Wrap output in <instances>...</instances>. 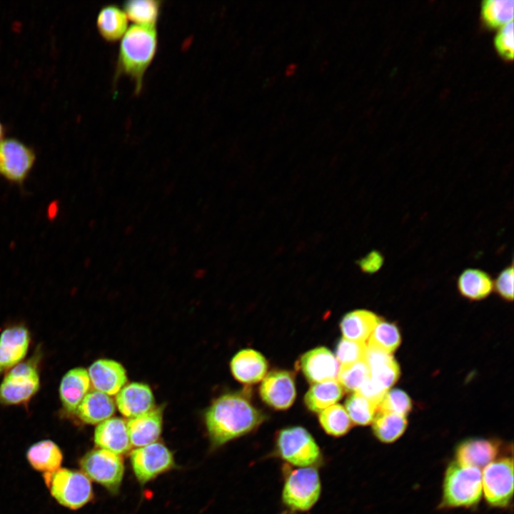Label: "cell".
<instances>
[{"label": "cell", "instance_id": "1", "mask_svg": "<svg viewBox=\"0 0 514 514\" xmlns=\"http://www.w3.org/2000/svg\"><path fill=\"white\" fill-rule=\"evenodd\" d=\"M265 419L241 394L229 393L215 400L205 415L213 445L220 446L257 428Z\"/></svg>", "mask_w": 514, "mask_h": 514}, {"label": "cell", "instance_id": "2", "mask_svg": "<svg viewBox=\"0 0 514 514\" xmlns=\"http://www.w3.org/2000/svg\"><path fill=\"white\" fill-rule=\"evenodd\" d=\"M158 46L156 27L130 26L119 44L114 81L122 75L132 80L134 93L139 94L145 74L153 62Z\"/></svg>", "mask_w": 514, "mask_h": 514}, {"label": "cell", "instance_id": "3", "mask_svg": "<svg viewBox=\"0 0 514 514\" xmlns=\"http://www.w3.org/2000/svg\"><path fill=\"white\" fill-rule=\"evenodd\" d=\"M483 494L480 469L457 461L446 469L442 504L444 507H470L476 505Z\"/></svg>", "mask_w": 514, "mask_h": 514}, {"label": "cell", "instance_id": "4", "mask_svg": "<svg viewBox=\"0 0 514 514\" xmlns=\"http://www.w3.org/2000/svg\"><path fill=\"white\" fill-rule=\"evenodd\" d=\"M44 480L53 498L67 508L79 509L93 498L90 479L82 472L59 468L44 473Z\"/></svg>", "mask_w": 514, "mask_h": 514}, {"label": "cell", "instance_id": "5", "mask_svg": "<svg viewBox=\"0 0 514 514\" xmlns=\"http://www.w3.org/2000/svg\"><path fill=\"white\" fill-rule=\"evenodd\" d=\"M40 388L36 359L21 362L7 371L0 384V405H21L29 401Z\"/></svg>", "mask_w": 514, "mask_h": 514}, {"label": "cell", "instance_id": "6", "mask_svg": "<svg viewBox=\"0 0 514 514\" xmlns=\"http://www.w3.org/2000/svg\"><path fill=\"white\" fill-rule=\"evenodd\" d=\"M321 490L318 470L312 467L300 468L288 475L283 489L282 500L293 510L306 511L318 501Z\"/></svg>", "mask_w": 514, "mask_h": 514}, {"label": "cell", "instance_id": "7", "mask_svg": "<svg viewBox=\"0 0 514 514\" xmlns=\"http://www.w3.org/2000/svg\"><path fill=\"white\" fill-rule=\"evenodd\" d=\"M276 445L280 456L295 466L310 467L320 458L321 451L318 444L303 427L281 430L277 437Z\"/></svg>", "mask_w": 514, "mask_h": 514}, {"label": "cell", "instance_id": "8", "mask_svg": "<svg viewBox=\"0 0 514 514\" xmlns=\"http://www.w3.org/2000/svg\"><path fill=\"white\" fill-rule=\"evenodd\" d=\"M80 466L89 479L113 493L119 492L124 473V462L119 455L102 448L94 449L82 457Z\"/></svg>", "mask_w": 514, "mask_h": 514}, {"label": "cell", "instance_id": "9", "mask_svg": "<svg viewBox=\"0 0 514 514\" xmlns=\"http://www.w3.org/2000/svg\"><path fill=\"white\" fill-rule=\"evenodd\" d=\"M482 489L490 505L507 506L513 493V459L503 458L488 464L482 473Z\"/></svg>", "mask_w": 514, "mask_h": 514}, {"label": "cell", "instance_id": "10", "mask_svg": "<svg viewBox=\"0 0 514 514\" xmlns=\"http://www.w3.org/2000/svg\"><path fill=\"white\" fill-rule=\"evenodd\" d=\"M33 149L15 138L0 141V176L21 183L29 175L35 162Z\"/></svg>", "mask_w": 514, "mask_h": 514}, {"label": "cell", "instance_id": "11", "mask_svg": "<svg viewBox=\"0 0 514 514\" xmlns=\"http://www.w3.org/2000/svg\"><path fill=\"white\" fill-rule=\"evenodd\" d=\"M131 463L137 480L144 484L173 468L174 459L166 446L155 442L133 450Z\"/></svg>", "mask_w": 514, "mask_h": 514}, {"label": "cell", "instance_id": "12", "mask_svg": "<svg viewBox=\"0 0 514 514\" xmlns=\"http://www.w3.org/2000/svg\"><path fill=\"white\" fill-rule=\"evenodd\" d=\"M260 395L269 406L277 410H286L296 398L293 376L285 371H273L263 380Z\"/></svg>", "mask_w": 514, "mask_h": 514}, {"label": "cell", "instance_id": "13", "mask_svg": "<svg viewBox=\"0 0 514 514\" xmlns=\"http://www.w3.org/2000/svg\"><path fill=\"white\" fill-rule=\"evenodd\" d=\"M30 335L24 326H13L0 335V375L21 363L27 354Z\"/></svg>", "mask_w": 514, "mask_h": 514}, {"label": "cell", "instance_id": "14", "mask_svg": "<svg viewBox=\"0 0 514 514\" xmlns=\"http://www.w3.org/2000/svg\"><path fill=\"white\" fill-rule=\"evenodd\" d=\"M300 366L306 379L312 383L337 380L340 368L335 356L324 347L306 353L301 358Z\"/></svg>", "mask_w": 514, "mask_h": 514}, {"label": "cell", "instance_id": "15", "mask_svg": "<svg viewBox=\"0 0 514 514\" xmlns=\"http://www.w3.org/2000/svg\"><path fill=\"white\" fill-rule=\"evenodd\" d=\"M88 373L94 390L109 395H116L127 381L125 368L114 360L94 361L89 368Z\"/></svg>", "mask_w": 514, "mask_h": 514}, {"label": "cell", "instance_id": "16", "mask_svg": "<svg viewBox=\"0 0 514 514\" xmlns=\"http://www.w3.org/2000/svg\"><path fill=\"white\" fill-rule=\"evenodd\" d=\"M116 405L124 416L132 418L153 410L154 397L148 385L133 382L116 395Z\"/></svg>", "mask_w": 514, "mask_h": 514}, {"label": "cell", "instance_id": "17", "mask_svg": "<svg viewBox=\"0 0 514 514\" xmlns=\"http://www.w3.org/2000/svg\"><path fill=\"white\" fill-rule=\"evenodd\" d=\"M95 444L117 455L128 453L131 447L126 421L110 418L99 423L94 432Z\"/></svg>", "mask_w": 514, "mask_h": 514}, {"label": "cell", "instance_id": "18", "mask_svg": "<svg viewBox=\"0 0 514 514\" xmlns=\"http://www.w3.org/2000/svg\"><path fill=\"white\" fill-rule=\"evenodd\" d=\"M91 381L88 371L81 367L69 370L62 378L59 386V398L64 410L74 413L89 393Z\"/></svg>", "mask_w": 514, "mask_h": 514}, {"label": "cell", "instance_id": "19", "mask_svg": "<svg viewBox=\"0 0 514 514\" xmlns=\"http://www.w3.org/2000/svg\"><path fill=\"white\" fill-rule=\"evenodd\" d=\"M131 445L143 447L155 443L162 430V410L160 408L129 418L126 423Z\"/></svg>", "mask_w": 514, "mask_h": 514}, {"label": "cell", "instance_id": "20", "mask_svg": "<svg viewBox=\"0 0 514 514\" xmlns=\"http://www.w3.org/2000/svg\"><path fill=\"white\" fill-rule=\"evenodd\" d=\"M366 361L370 371V378L388 390L398 379L400 368L391 354L368 346Z\"/></svg>", "mask_w": 514, "mask_h": 514}, {"label": "cell", "instance_id": "21", "mask_svg": "<svg viewBox=\"0 0 514 514\" xmlns=\"http://www.w3.org/2000/svg\"><path fill=\"white\" fill-rule=\"evenodd\" d=\"M265 358L253 349H243L237 353L231 361V372L238 381L256 383L263 379L267 372Z\"/></svg>", "mask_w": 514, "mask_h": 514}, {"label": "cell", "instance_id": "22", "mask_svg": "<svg viewBox=\"0 0 514 514\" xmlns=\"http://www.w3.org/2000/svg\"><path fill=\"white\" fill-rule=\"evenodd\" d=\"M498 453V445L493 440L468 439L458 445L455 450L456 461L480 469L493 462Z\"/></svg>", "mask_w": 514, "mask_h": 514}, {"label": "cell", "instance_id": "23", "mask_svg": "<svg viewBox=\"0 0 514 514\" xmlns=\"http://www.w3.org/2000/svg\"><path fill=\"white\" fill-rule=\"evenodd\" d=\"M115 410L116 403L110 395L93 390L86 395L75 413L82 422L94 425L110 418Z\"/></svg>", "mask_w": 514, "mask_h": 514}, {"label": "cell", "instance_id": "24", "mask_svg": "<svg viewBox=\"0 0 514 514\" xmlns=\"http://www.w3.org/2000/svg\"><path fill=\"white\" fill-rule=\"evenodd\" d=\"M96 27L101 38L109 43L121 39L128 28V19L119 5H104L99 11Z\"/></svg>", "mask_w": 514, "mask_h": 514}, {"label": "cell", "instance_id": "25", "mask_svg": "<svg viewBox=\"0 0 514 514\" xmlns=\"http://www.w3.org/2000/svg\"><path fill=\"white\" fill-rule=\"evenodd\" d=\"M457 287L463 297L478 301L490 295L493 288V281L486 271L480 268H468L459 275Z\"/></svg>", "mask_w": 514, "mask_h": 514}, {"label": "cell", "instance_id": "26", "mask_svg": "<svg viewBox=\"0 0 514 514\" xmlns=\"http://www.w3.org/2000/svg\"><path fill=\"white\" fill-rule=\"evenodd\" d=\"M31 466L44 473L60 468L63 453L57 444L50 440H43L33 444L26 452Z\"/></svg>", "mask_w": 514, "mask_h": 514}, {"label": "cell", "instance_id": "27", "mask_svg": "<svg viewBox=\"0 0 514 514\" xmlns=\"http://www.w3.org/2000/svg\"><path fill=\"white\" fill-rule=\"evenodd\" d=\"M379 321V318L371 311L356 310L347 313L343 318L340 326L344 338L364 342L370 337Z\"/></svg>", "mask_w": 514, "mask_h": 514}, {"label": "cell", "instance_id": "28", "mask_svg": "<svg viewBox=\"0 0 514 514\" xmlns=\"http://www.w3.org/2000/svg\"><path fill=\"white\" fill-rule=\"evenodd\" d=\"M343 395V388L337 380L313 383L306 393L304 402L313 412L321 413L334 405Z\"/></svg>", "mask_w": 514, "mask_h": 514}, {"label": "cell", "instance_id": "29", "mask_svg": "<svg viewBox=\"0 0 514 514\" xmlns=\"http://www.w3.org/2000/svg\"><path fill=\"white\" fill-rule=\"evenodd\" d=\"M162 4L163 1L158 0H128L124 2L122 9L136 25L156 27Z\"/></svg>", "mask_w": 514, "mask_h": 514}, {"label": "cell", "instance_id": "30", "mask_svg": "<svg viewBox=\"0 0 514 514\" xmlns=\"http://www.w3.org/2000/svg\"><path fill=\"white\" fill-rule=\"evenodd\" d=\"M373 431L376 438L386 443L398 439L407 427L405 416L378 411L373 420Z\"/></svg>", "mask_w": 514, "mask_h": 514}, {"label": "cell", "instance_id": "31", "mask_svg": "<svg viewBox=\"0 0 514 514\" xmlns=\"http://www.w3.org/2000/svg\"><path fill=\"white\" fill-rule=\"evenodd\" d=\"M319 422L325 432L333 436L345 435L351 427V420L343 406L334 404L319 413Z\"/></svg>", "mask_w": 514, "mask_h": 514}, {"label": "cell", "instance_id": "32", "mask_svg": "<svg viewBox=\"0 0 514 514\" xmlns=\"http://www.w3.org/2000/svg\"><path fill=\"white\" fill-rule=\"evenodd\" d=\"M400 343V335L396 326L380 320L370 336L368 346L391 354Z\"/></svg>", "mask_w": 514, "mask_h": 514}, {"label": "cell", "instance_id": "33", "mask_svg": "<svg viewBox=\"0 0 514 514\" xmlns=\"http://www.w3.org/2000/svg\"><path fill=\"white\" fill-rule=\"evenodd\" d=\"M345 406L351 422L360 425L372 423L377 413V406L356 392L347 398Z\"/></svg>", "mask_w": 514, "mask_h": 514}, {"label": "cell", "instance_id": "34", "mask_svg": "<svg viewBox=\"0 0 514 514\" xmlns=\"http://www.w3.org/2000/svg\"><path fill=\"white\" fill-rule=\"evenodd\" d=\"M370 378L369 368L365 360L341 366L337 381L347 391L357 392Z\"/></svg>", "mask_w": 514, "mask_h": 514}, {"label": "cell", "instance_id": "35", "mask_svg": "<svg viewBox=\"0 0 514 514\" xmlns=\"http://www.w3.org/2000/svg\"><path fill=\"white\" fill-rule=\"evenodd\" d=\"M513 0H486L482 6V15L485 22L493 27L513 21Z\"/></svg>", "mask_w": 514, "mask_h": 514}, {"label": "cell", "instance_id": "36", "mask_svg": "<svg viewBox=\"0 0 514 514\" xmlns=\"http://www.w3.org/2000/svg\"><path fill=\"white\" fill-rule=\"evenodd\" d=\"M411 407V400L405 392L400 389H393L386 392L378 404L377 410L405 416Z\"/></svg>", "mask_w": 514, "mask_h": 514}, {"label": "cell", "instance_id": "37", "mask_svg": "<svg viewBox=\"0 0 514 514\" xmlns=\"http://www.w3.org/2000/svg\"><path fill=\"white\" fill-rule=\"evenodd\" d=\"M367 346L364 342L341 338L336 347V359L341 366L364 360Z\"/></svg>", "mask_w": 514, "mask_h": 514}, {"label": "cell", "instance_id": "38", "mask_svg": "<svg viewBox=\"0 0 514 514\" xmlns=\"http://www.w3.org/2000/svg\"><path fill=\"white\" fill-rule=\"evenodd\" d=\"M513 268L512 262L498 273L495 283H493L498 294L508 301L513 299Z\"/></svg>", "mask_w": 514, "mask_h": 514}, {"label": "cell", "instance_id": "39", "mask_svg": "<svg viewBox=\"0 0 514 514\" xmlns=\"http://www.w3.org/2000/svg\"><path fill=\"white\" fill-rule=\"evenodd\" d=\"M513 21L500 27L495 39L497 50L505 58L513 57Z\"/></svg>", "mask_w": 514, "mask_h": 514}, {"label": "cell", "instance_id": "40", "mask_svg": "<svg viewBox=\"0 0 514 514\" xmlns=\"http://www.w3.org/2000/svg\"><path fill=\"white\" fill-rule=\"evenodd\" d=\"M381 252L373 250L357 261L360 269L365 273L373 274L379 271L384 264Z\"/></svg>", "mask_w": 514, "mask_h": 514}, {"label": "cell", "instance_id": "41", "mask_svg": "<svg viewBox=\"0 0 514 514\" xmlns=\"http://www.w3.org/2000/svg\"><path fill=\"white\" fill-rule=\"evenodd\" d=\"M386 392V389L369 378L356 393H358L378 407Z\"/></svg>", "mask_w": 514, "mask_h": 514}, {"label": "cell", "instance_id": "42", "mask_svg": "<svg viewBox=\"0 0 514 514\" xmlns=\"http://www.w3.org/2000/svg\"><path fill=\"white\" fill-rule=\"evenodd\" d=\"M297 64L296 63L289 64L285 70V74L287 76L293 75L297 69Z\"/></svg>", "mask_w": 514, "mask_h": 514}, {"label": "cell", "instance_id": "43", "mask_svg": "<svg viewBox=\"0 0 514 514\" xmlns=\"http://www.w3.org/2000/svg\"><path fill=\"white\" fill-rule=\"evenodd\" d=\"M4 134V128L2 124L0 122V141L3 139Z\"/></svg>", "mask_w": 514, "mask_h": 514}, {"label": "cell", "instance_id": "44", "mask_svg": "<svg viewBox=\"0 0 514 514\" xmlns=\"http://www.w3.org/2000/svg\"><path fill=\"white\" fill-rule=\"evenodd\" d=\"M281 514H286V513H281Z\"/></svg>", "mask_w": 514, "mask_h": 514}]
</instances>
